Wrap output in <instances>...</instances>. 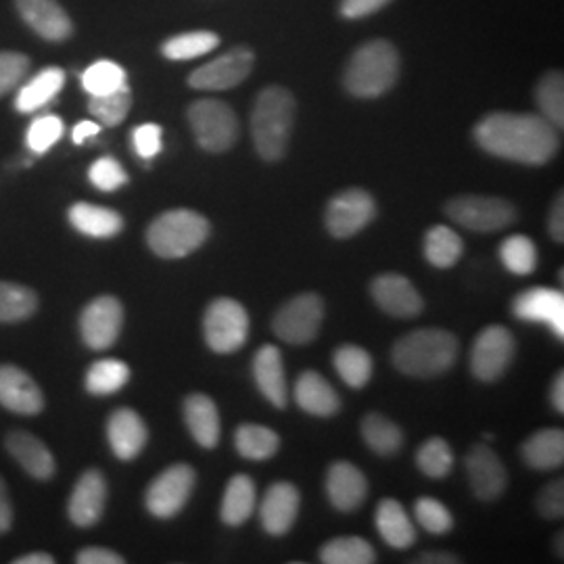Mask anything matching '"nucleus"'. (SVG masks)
I'll return each instance as SVG.
<instances>
[{"mask_svg": "<svg viewBox=\"0 0 564 564\" xmlns=\"http://www.w3.org/2000/svg\"><path fill=\"white\" fill-rule=\"evenodd\" d=\"M475 141L494 158L524 165H544L561 147L556 128L542 116L506 111L485 116L475 126Z\"/></svg>", "mask_w": 564, "mask_h": 564, "instance_id": "obj_1", "label": "nucleus"}, {"mask_svg": "<svg viewBox=\"0 0 564 564\" xmlns=\"http://www.w3.org/2000/svg\"><path fill=\"white\" fill-rule=\"evenodd\" d=\"M297 102L291 90L272 84L263 88L256 99L251 111V137L258 155L265 162H279L284 158L293 123H295Z\"/></svg>", "mask_w": 564, "mask_h": 564, "instance_id": "obj_2", "label": "nucleus"}, {"mask_svg": "<svg viewBox=\"0 0 564 564\" xmlns=\"http://www.w3.org/2000/svg\"><path fill=\"white\" fill-rule=\"evenodd\" d=\"M460 343L456 335L442 328H419L393 345L391 358L395 368L416 379H431L447 372L458 360Z\"/></svg>", "mask_w": 564, "mask_h": 564, "instance_id": "obj_3", "label": "nucleus"}, {"mask_svg": "<svg viewBox=\"0 0 564 564\" xmlns=\"http://www.w3.org/2000/svg\"><path fill=\"white\" fill-rule=\"evenodd\" d=\"M400 67V53L391 42H366L347 63L343 84L358 99H377L395 86Z\"/></svg>", "mask_w": 564, "mask_h": 564, "instance_id": "obj_4", "label": "nucleus"}, {"mask_svg": "<svg viewBox=\"0 0 564 564\" xmlns=\"http://www.w3.org/2000/svg\"><path fill=\"white\" fill-rule=\"evenodd\" d=\"M209 237V223L193 209H172L155 218L147 230L151 251L165 260L186 258Z\"/></svg>", "mask_w": 564, "mask_h": 564, "instance_id": "obj_5", "label": "nucleus"}, {"mask_svg": "<svg viewBox=\"0 0 564 564\" xmlns=\"http://www.w3.org/2000/svg\"><path fill=\"white\" fill-rule=\"evenodd\" d=\"M197 144L207 153H226L239 139V120L230 105L216 99L195 101L186 111Z\"/></svg>", "mask_w": 564, "mask_h": 564, "instance_id": "obj_6", "label": "nucleus"}, {"mask_svg": "<svg viewBox=\"0 0 564 564\" xmlns=\"http://www.w3.org/2000/svg\"><path fill=\"white\" fill-rule=\"evenodd\" d=\"M205 341L216 354L239 351L249 337V314L241 303L220 297L203 316Z\"/></svg>", "mask_w": 564, "mask_h": 564, "instance_id": "obj_7", "label": "nucleus"}, {"mask_svg": "<svg viewBox=\"0 0 564 564\" xmlns=\"http://www.w3.org/2000/svg\"><path fill=\"white\" fill-rule=\"evenodd\" d=\"M445 214L449 220L473 232H498L517 220V207L512 203L484 195H463L449 199Z\"/></svg>", "mask_w": 564, "mask_h": 564, "instance_id": "obj_8", "label": "nucleus"}, {"mask_svg": "<svg viewBox=\"0 0 564 564\" xmlns=\"http://www.w3.org/2000/svg\"><path fill=\"white\" fill-rule=\"evenodd\" d=\"M323 321V300L316 293H303L282 305L272 321V328L284 343L307 345L318 337Z\"/></svg>", "mask_w": 564, "mask_h": 564, "instance_id": "obj_9", "label": "nucleus"}, {"mask_svg": "<svg viewBox=\"0 0 564 564\" xmlns=\"http://www.w3.org/2000/svg\"><path fill=\"white\" fill-rule=\"evenodd\" d=\"M514 351H517V343H514V335L508 328L498 324L487 326L479 333V337L473 345L470 370L479 381L494 383L508 370V366L514 358Z\"/></svg>", "mask_w": 564, "mask_h": 564, "instance_id": "obj_10", "label": "nucleus"}, {"mask_svg": "<svg viewBox=\"0 0 564 564\" xmlns=\"http://www.w3.org/2000/svg\"><path fill=\"white\" fill-rule=\"evenodd\" d=\"M197 481L195 468L188 464H174L147 489V510L158 519H172L188 502Z\"/></svg>", "mask_w": 564, "mask_h": 564, "instance_id": "obj_11", "label": "nucleus"}, {"mask_svg": "<svg viewBox=\"0 0 564 564\" xmlns=\"http://www.w3.org/2000/svg\"><path fill=\"white\" fill-rule=\"evenodd\" d=\"M375 216L377 203L372 195L364 188H347L330 199L324 214V223L326 230L335 239H349L372 223Z\"/></svg>", "mask_w": 564, "mask_h": 564, "instance_id": "obj_12", "label": "nucleus"}, {"mask_svg": "<svg viewBox=\"0 0 564 564\" xmlns=\"http://www.w3.org/2000/svg\"><path fill=\"white\" fill-rule=\"evenodd\" d=\"M253 63H256V55L247 46H237L224 53L223 57L197 67L188 76V86L195 90H212V93L230 90L249 78Z\"/></svg>", "mask_w": 564, "mask_h": 564, "instance_id": "obj_13", "label": "nucleus"}, {"mask_svg": "<svg viewBox=\"0 0 564 564\" xmlns=\"http://www.w3.org/2000/svg\"><path fill=\"white\" fill-rule=\"evenodd\" d=\"M121 324H123L121 303L111 295H102L99 300L88 303L82 312V339L90 349H97V351L109 349L120 337Z\"/></svg>", "mask_w": 564, "mask_h": 564, "instance_id": "obj_14", "label": "nucleus"}, {"mask_svg": "<svg viewBox=\"0 0 564 564\" xmlns=\"http://www.w3.org/2000/svg\"><path fill=\"white\" fill-rule=\"evenodd\" d=\"M512 312L524 323L547 324L552 333L564 337V295L563 291L550 286H531L517 295L512 303Z\"/></svg>", "mask_w": 564, "mask_h": 564, "instance_id": "obj_15", "label": "nucleus"}, {"mask_svg": "<svg viewBox=\"0 0 564 564\" xmlns=\"http://www.w3.org/2000/svg\"><path fill=\"white\" fill-rule=\"evenodd\" d=\"M466 475L481 502L498 500L508 485L505 464L489 445H475L466 454Z\"/></svg>", "mask_w": 564, "mask_h": 564, "instance_id": "obj_16", "label": "nucleus"}, {"mask_svg": "<svg viewBox=\"0 0 564 564\" xmlns=\"http://www.w3.org/2000/svg\"><path fill=\"white\" fill-rule=\"evenodd\" d=\"M370 295L383 312L395 318H414L424 310L423 297L416 286L395 272L377 276L370 284Z\"/></svg>", "mask_w": 564, "mask_h": 564, "instance_id": "obj_17", "label": "nucleus"}, {"mask_svg": "<svg viewBox=\"0 0 564 564\" xmlns=\"http://www.w3.org/2000/svg\"><path fill=\"white\" fill-rule=\"evenodd\" d=\"M302 506V496L295 485L274 484L263 496L262 506H260V519L265 533L281 538L286 535L293 524L297 521Z\"/></svg>", "mask_w": 564, "mask_h": 564, "instance_id": "obj_18", "label": "nucleus"}, {"mask_svg": "<svg viewBox=\"0 0 564 564\" xmlns=\"http://www.w3.org/2000/svg\"><path fill=\"white\" fill-rule=\"evenodd\" d=\"M15 7L21 20L44 41L65 42L72 39L74 25L57 0H15Z\"/></svg>", "mask_w": 564, "mask_h": 564, "instance_id": "obj_19", "label": "nucleus"}, {"mask_svg": "<svg viewBox=\"0 0 564 564\" xmlns=\"http://www.w3.org/2000/svg\"><path fill=\"white\" fill-rule=\"evenodd\" d=\"M107 502V484L102 477L101 470L90 468L82 475L78 484L72 491L67 512L72 523L78 527H93L99 523Z\"/></svg>", "mask_w": 564, "mask_h": 564, "instance_id": "obj_20", "label": "nucleus"}, {"mask_svg": "<svg viewBox=\"0 0 564 564\" xmlns=\"http://www.w3.org/2000/svg\"><path fill=\"white\" fill-rule=\"evenodd\" d=\"M0 403L23 416L42 412L44 398L39 384L34 383L18 366H0Z\"/></svg>", "mask_w": 564, "mask_h": 564, "instance_id": "obj_21", "label": "nucleus"}, {"mask_svg": "<svg viewBox=\"0 0 564 564\" xmlns=\"http://www.w3.org/2000/svg\"><path fill=\"white\" fill-rule=\"evenodd\" d=\"M326 496L341 512H354L368 496V481L362 470L351 463H335L326 473Z\"/></svg>", "mask_w": 564, "mask_h": 564, "instance_id": "obj_22", "label": "nucleus"}, {"mask_svg": "<svg viewBox=\"0 0 564 564\" xmlns=\"http://www.w3.org/2000/svg\"><path fill=\"white\" fill-rule=\"evenodd\" d=\"M107 440L120 460H134L147 445L149 431L134 410L120 408L107 423Z\"/></svg>", "mask_w": 564, "mask_h": 564, "instance_id": "obj_23", "label": "nucleus"}, {"mask_svg": "<svg viewBox=\"0 0 564 564\" xmlns=\"http://www.w3.org/2000/svg\"><path fill=\"white\" fill-rule=\"evenodd\" d=\"M4 445L30 477L39 481H48L55 477V458L36 435L25 431H13L7 435Z\"/></svg>", "mask_w": 564, "mask_h": 564, "instance_id": "obj_24", "label": "nucleus"}, {"mask_svg": "<svg viewBox=\"0 0 564 564\" xmlns=\"http://www.w3.org/2000/svg\"><path fill=\"white\" fill-rule=\"evenodd\" d=\"M295 402L312 416L328 419L341 410V400L333 384L316 370H305L295 383Z\"/></svg>", "mask_w": 564, "mask_h": 564, "instance_id": "obj_25", "label": "nucleus"}, {"mask_svg": "<svg viewBox=\"0 0 564 564\" xmlns=\"http://www.w3.org/2000/svg\"><path fill=\"white\" fill-rule=\"evenodd\" d=\"M253 379L268 402L276 408L286 405L289 389H286L281 349L276 345H263L262 349L256 354Z\"/></svg>", "mask_w": 564, "mask_h": 564, "instance_id": "obj_26", "label": "nucleus"}, {"mask_svg": "<svg viewBox=\"0 0 564 564\" xmlns=\"http://www.w3.org/2000/svg\"><path fill=\"white\" fill-rule=\"evenodd\" d=\"M184 421L197 444L212 449L220 442V414L212 398L193 393L184 402Z\"/></svg>", "mask_w": 564, "mask_h": 564, "instance_id": "obj_27", "label": "nucleus"}, {"mask_svg": "<svg viewBox=\"0 0 564 564\" xmlns=\"http://www.w3.org/2000/svg\"><path fill=\"white\" fill-rule=\"evenodd\" d=\"M69 223L78 232L93 239H111L123 228V218L118 212L84 202L72 205Z\"/></svg>", "mask_w": 564, "mask_h": 564, "instance_id": "obj_28", "label": "nucleus"}, {"mask_svg": "<svg viewBox=\"0 0 564 564\" xmlns=\"http://www.w3.org/2000/svg\"><path fill=\"white\" fill-rule=\"evenodd\" d=\"M375 523H377L384 544H389L395 550H408L416 542L414 523L410 521L408 512L403 510V506L398 500H381L377 506Z\"/></svg>", "mask_w": 564, "mask_h": 564, "instance_id": "obj_29", "label": "nucleus"}, {"mask_svg": "<svg viewBox=\"0 0 564 564\" xmlns=\"http://www.w3.org/2000/svg\"><path fill=\"white\" fill-rule=\"evenodd\" d=\"M63 84H65V72L61 67H55V65L44 67L32 80L21 86L18 99H15V109L20 113L39 111L59 95Z\"/></svg>", "mask_w": 564, "mask_h": 564, "instance_id": "obj_30", "label": "nucleus"}, {"mask_svg": "<svg viewBox=\"0 0 564 564\" xmlns=\"http://www.w3.org/2000/svg\"><path fill=\"white\" fill-rule=\"evenodd\" d=\"M523 460L535 470H554L564 463V433L561 429H544L524 442Z\"/></svg>", "mask_w": 564, "mask_h": 564, "instance_id": "obj_31", "label": "nucleus"}, {"mask_svg": "<svg viewBox=\"0 0 564 564\" xmlns=\"http://www.w3.org/2000/svg\"><path fill=\"white\" fill-rule=\"evenodd\" d=\"M256 484L247 475H235L224 491L223 508L220 517L230 527H241L247 523L256 510Z\"/></svg>", "mask_w": 564, "mask_h": 564, "instance_id": "obj_32", "label": "nucleus"}, {"mask_svg": "<svg viewBox=\"0 0 564 564\" xmlns=\"http://www.w3.org/2000/svg\"><path fill=\"white\" fill-rule=\"evenodd\" d=\"M279 435L262 424H241L235 431V447L245 460H268L279 452Z\"/></svg>", "mask_w": 564, "mask_h": 564, "instance_id": "obj_33", "label": "nucleus"}, {"mask_svg": "<svg viewBox=\"0 0 564 564\" xmlns=\"http://www.w3.org/2000/svg\"><path fill=\"white\" fill-rule=\"evenodd\" d=\"M464 242L449 226H433L424 237V258L435 268H452L463 258Z\"/></svg>", "mask_w": 564, "mask_h": 564, "instance_id": "obj_34", "label": "nucleus"}, {"mask_svg": "<svg viewBox=\"0 0 564 564\" xmlns=\"http://www.w3.org/2000/svg\"><path fill=\"white\" fill-rule=\"evenodd\" d=\"M333 364L343 383L349 384L351 389H362L372 379V358L358 345H341L339 349H335Z\"/></svg>", "mask_w": 564, "mask_h": 564, "instance_id": "obj_35", "label": "nucleus"}, {"mask_svg": "<svg viewBox=\"0 0 564 564\" xmlns=\"http://www.w3.org/2000/svg\"><path fill=\"white\" fill-rule=\"evenodd\" d=\"M362 437L366 445L379 456H393L403 444L402 429L381 414L364 416Z\"/></svg>", "mask_w": 564, "mask_h": 564, "instance_id": "obj_36", "label": "nucleus"}, {"mask_svg": "<svg viewBox=\"0 0 564 564\" xmlns=\"http://www.w3.org/2000/svg\"><path fill=\"white\" fill-rule=\"evenodd\" d=\"M321 561L326 564H372L377 552L364 538L345 535L333 538L321 547Z\"/></svg>", "mask_w": 564, "mask_h": 564, "instance_id": "obj_37", "label": "nucleus"}, {"mask_svg": "<svg viewBox=\"0 0 564 564\" xmlns=\"http://www.w3.org/2000/svg\"><path fill=\"white\" fill-rule=\"evenodd\" d=\"M535 102L542 111V118L550 121L556 130L564 128V78L563 72H547L535 86Z\"/></svg>", "mask_w": 564, "mask_h": 564, "instance_id": "obj_38", "label": "nucleus"}, {"mask_svg": "<svg viewBox=\"0 0 564 564\" xmlns=\"http://www.w3.org/2000/svg\"><path fill=\"white\" fill-rule=\"evenodd\" d=\"M39 307V297L32 289L15 284V282H0V323H20L30 318Z\"/></svg>", "mask_w": 564, "mask_h": 564, "instance_id": "obj_39", "label": "nucleus"}, {"mask_svg": "<svg viewBox=\"0 0 564 564\" xmlns=\"http://www.w3.org/2000/svg\"><path fill=\"white\" fill-rule=\"evenodd\" d=\"M220 39L214 32H184L170 41L163 42L162 53L165 59L191 61L203 57L218 48Z\"/></svg>", "mask_w": 564, "mask_h": 564, "instance_id": "obj_40", "label": "nucleus"}, {"mask_svg": "<svg viewBox=\"0 0 564 564\" xmlns=\"http://www.w3.org/2000/svg\"><path fill=\"white\" fill-rule=\"evenodd\" d=\"M130 381V368L120 360H99L86 372V389L93 395L118 393Z\"/></svg>", "mask_w": 564, "mask_h": 564, "instance_id": "obj_41", "label": "nucleus"}, {"mask_svg": "<svg viewBox=\"0 0 564 564\" xmlns=\"http://www.w3.org/2000/svg\"><path fill=\"white\" fill-rule=\"evenodd\" d=\"M500 260L506 270L517 276L533 274L538 268V247L524 235H510L500 245Z\"/></svg>", "mask_w": 564, "mask_h": 564, "instance_id": "obj_42", "label": "nucleus"}, {"mask_svg": "<svg viewBox=\"0 0 564 564\" xmlns=\"http://www.w3.org/2000/svg\"><path fill=\"white\" fill-rule=\"evenodd\" d=\"M416 466L431 479H445L454 468V452L442 437H431L419 447Z\"/></svg>", "mask_w": 564, "mask_h": 564, "instance_id": "obj_43", "label": "nucleus"}, {"mask_svg": "<svg viewBox=\"0 0 564 564\" xmlns=\"http://www.w3.org/2000/svg\"><path fill=\"white\" fill-rule=\"evenodd\" d=\"M126 84L123 67L113 61H97L82 74V88L90 97H101Z\"/></svg>", "mask_w": 564, "mask_h": 564, "instance_id": "obj_44", "label": "nucleus"}, {"mask_svg": "<svg viewBox=\"0 0 564 564\" xmlns=\"http://www.w3.org/2000/svg\"><path fill=\"white\" fill-rule=\"evenodd\" d=\"M132 107V93L128 88V84H123L118 90L101 95V97H93L88 102L90 113L101 121L107 128H116L121 121L126 120V116L130 113Z\"/></svg>", "mask_w": 564, "mask_h": 564, "instance_id": "obj_45", "label": "nucleus"}, {"mask_svg": "<svg viewBox=\"0 0 564 564\" xmlns=\"http://www.w3.org/2000/svg\"><path fill=\"white\" fill-rule=\"evenodd\" d=\"M414 517H416V523L433 535H444L454 527L452 512L440 500H433V498L416 500Z\"/></svg>", "mask_w": 564, "mask_h": 564, "instance_id": "obj_46", "label": "nucleus"}, {"mask_svg": "<svg viewBox=\"0 0 564 564\" xmlns=\"http://www.w3.org/2000/svg\"><path fill=\"white\" fill-rule=\"evenodd\" d=\"M63 137V121L59 116H53V113H46L41 116L36 120L30 123L28 128V147L30 151L34 153H46L55 142L59 141Z\"/></svg>", "mask_w": 564, "mask_h": 564, "instance_id": "obj_47", "label": "nucleus"}, {"mask_svg": "<svg viewBox=\"0 0 564 564\" xmlns=\"http://www.w3.org/2000/svg\"><path fill=\"white\" fill-rule=\"evenodd\" d=\"M30 72V59L21 53L2 51L0 53V97L15 90Z\"/></svg>", "mask_w": 564, "mask_h": 564, "instance_id": "obj_48", "label": "nucleus"}, {"mask_svg": "<svg viewBox=\"0 0 564 564\" xmlns=\"http://www.w3.org/2000/svg\"><path fill=\"white\" fill-rule=\"evenodd\" d=\"M90 182L105 193H111L128 182V174L121 167V163L113 158H101L90 165L88 170Z\"/></svg>", "mask_w": 564, "mask_h": 564, "instance_id": "obj_49", "label": "nucleus"}, {"mask_svg": "<svg viewBox=\"0 0 564 564\" xmlns=\"http://www.w3.org/2000/svg\"><path fill=\"white\" fill-rule=\"evenodd\" d=\"M134 151L142 160H153L162 151V128L158 123H142L132 132Z\"/></svg>", "mask_w": 564, "mask_h": 564, "instance_id": "obj_50", "label": "nucleus"}, {"mask_svg": "<svg viewBox=\"0 0 564 564\" xmlns=\"http://www.w3.org/2000/svg\"><path fill=\"white\" fill-rule=\"evenodd\" d=\"M538 512L550 519V521H558L563 519L564 514V481L563 479H556V481H550L542 489V494L538 496Z\"/></svg>", "mask_w": 564, "mask_h": 564, "instance_id": "obj_51", "label": "nucleus"}, {"mask_svg": "<svg viewBox=\"0 0 564 564\" xmlns=\"http://www.w3.org/2000/svg\"><path fill=\"white\" fill-rule=\"evenodd\" d=\"M389 2L391 0H341L339 11L345 20H362L381 11Z\"/></svg>", "mask_w": 564, "mask_h": 564, "instance_id": "obj_52", "label": "nucleus"}, {"mask_svg": "<svg viewBox=\"0 0 564 564\" xmlns=\"http://www.w3.org/2000/svg\"><path fill=\"white\" fill-rule=\"evenodd\" d=\"M76 561L80 564H123V556L107 547H84L78 552Z\"/></svg>", "mask_w": 564, "mask_h": 564, "instance_id": "obj_53", "label": "nucleus"}, {"mask_svg": "<svg viewBox=\"0 0 564 564\" xmlns=\"http://www.w3.org/2000/svg\"><path fill=\"white\" fill-rule=\"evenodd\" d=\"M547 230H550V237H552V241H564L563 193L556 197V202H554V205H552V212H550V220H547Z\"/></svg>", "mask_w": 564, "mask_h": 564, "instance_id": "obj_54", "label": "nucleus"}, {"mask_svg": "<svg viewBox=\"0 0 564 564\" xmlns=\"http://www.w3.org/2000/svg\"><path fill=\"white\" fill-rule=\"evenodd\" d=\"M11 524H13V506H11L7 484L0 477V535L7 533L11 529Z\"/></svg>", "mask_w": 564, "mask_h": 564, "instance_id": "obj_55", "label": "nucleus"}, {"mask_svg": "<svg viewBox=\"0 0 564 564\" xmlns=\"http://www.w3.org/2000/svg\"><path fill=\"white\" fill-rule=\"evenodd\" d=\"M101 132V126L97 123V121H88L84 120L74 128V132H72V139L76 144H82V142L88 141V139H93V137H97Z\"/></svg>", "mask_w": 564, "mask_h": 564, "instance_id": "obj_56", "label": "nucleus"}, {"mask_svg": "<svg viewBox=\"0 0 564 564\" xmlns=\"http://www.w3.org/2000/svg\"><path fill=\"white\" fill-rule=\"evenodd\" d=\"M552 405H554V410L558 412V414H563L564 412V375L563 372H558L556 375V379H554V384H552Z\"/></svg>", "mask_w": 564, "mask_h": 564, "instance_id": "obj_57", "label": "nucleus"}, {"mask_svg": "<svg viewBox=\"0 0 564 564\" xmlns=\"http://www.w3.org/2000/svg\"><path fill=\"white\" fill-rule=\"evenodd\" d=\"M416 563L454 564L460 563V558H458V556H454V554H444V552H440V554H423L421 558H416Z\"/></svg>", "mask_w": 564, "mask_h": 564, "instance_id": "obj_58", "label": "nucleus"}, {"mask_svg": "<svg viewBox=\"0 0 564 564\" xmlns=\"http://www.w3.org/2000/svg\"><path fill=\"white\" fill-rule=\"evenodd\" d=\"M55 558L51 554L44 552H34V554H25L15 561V564H53Z\"/></svg>", "mask_w": 564, "mask_h": 564, "instance_id": "obj_59", "label": "nucleus"}, {"mask_svg": "<svg viewBox=\"0 0 564 564\" xmlns=\"http://www.w3.org/2000/svg\"><path fill=\"white\" fill-rule=\"evenodd\" d=\"M554 540H556V542H554V547H558V556L563 558V533H558Z\"/></svg>", "mask_w": 564, "mask_h": 564, "instance_id": "obj_60", "label": "nucleus"}]
</instances>
